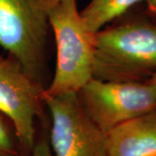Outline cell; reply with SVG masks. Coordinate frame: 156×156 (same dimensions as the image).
<instances>
[{
  "label": "cell",
  "instance_id": "6da1fadb",
  "mask_svg": "<svg viewBox=\"0 0 156 156\" xmlns=\"http://www.w3.org/2000/svg\"><path fill=\"white\" fill-rule=\"evenodd\" d=\"M155 73L156 23L147 16L110 24L95 33L93 78L147 82Z\"/></svg>",
  "mask_w": 156,
  "mask_h": 156
},
{
  "label": "cell",
  "instance_id": "7a4b0ae2",
  "mask_svg": "<svg viewBox=\"0 0 156 156\" xmlns=\"http://www.w3.org/2000/svg\"><path fill=\"white\" fill-rule=\"evenodd\" d=\"M56 42V68L43 96L78 93L93 78L95 33L85 24L76 0H57L49 10Z\"/></svg>",
  "mask_w": 156,
  "mask_h": 156
},
{
  "label": "cell",
  "instance_id": "3957f363",
  "mask_svg": "<svg viewBox=\"0 0 156 156\" xmlns=\"http://www.w3.org/2000/svg\"><path fill=\"white\" fill-rule=\"evenodd\" d=\"M49 10L46 0H0V48L42 84Z\"/></svg>",
  "mask_w": 156,
  "mask_h": 156
},
{
  "label": "cell",
  "instance_id": "277c9868",
  "mask_svg": "<svg viewBox=\"0 0 156 156\" xmlns=\"http://www.w3.org/2000/svg\"><path fill=\"white\" fill-rule=\"evenodd\" d=\"M77 95L84 110L104 134L121 123L156 108V87L147 82L92 78Z\"/></svg>",
  "mask_w": 156,
  "mask_h": 156
},
{
  "label": "cell",
  "instance_id": "5b68a950",
  "mask_svg": "<svg viewBox=\"0 0 156 156\" xmlns=\"http://www.w3.org/2000/svg\"><path fill=\"white\" fill-rule=\"evenodd\" d=\"M44 87L13 57L0 54V112L11 123L23 153L36 143V121L43 116Z\"/></svg>",
  "mask_w": 156,
  "mask_h": 156
},
{
  "label": "cell",
  "instance_id": "8992f818",
  "mask_svg": "<svg viewBox=\"0 0 156 156\" xmlns=\"http://www.w3.org/2000/svg\"><path fill=\"white\" fill-rule=\"evenodd\" d=\"M54 156H108L106 134L84 110L77 93L44 96Z\"/></svg>",
  "mask_w": 156,
  "mask_h": 156
},
{
  "label": "cell",
  "instance_id": "52a82bcc",
  "mask_svg": "<svg viewBox=\"0 0 156 156\" xmlns=\"http://www.w3.org/2000/svg\"><path fill=\"white\" fill-rule=\"evenodd\" d=\"M108 156H156V108L106 133Z\"/></svg>",
  "mask_w": 156,
  "mask_h": 156
},
{
  "label": "cell",
  "instance_id": "ba28073f",
  "mask_svg": "<svg viewBox=\"0 0 156 156\" xmlns=\"http://www.w3.org/2000/svg\"><path fill=\"white\" fill-rule=\"evenodd\" d=\"M147 0H90L81 11L87 27L94 33L123 16L132 7Z\"/></svg>",
  "mask_w": 156,
  "mask_h": 156
},
{
  "label": "cell",
  "instance_id": "9c48e42d",
  "mask_svg": "<svg viewBox=\"0 0 156 156\" xmlns=\"http://www.w3.org/2000/svg\"><path fill=\"white\" fill-rule=\"evenodd\" d=\"M24 153L18 144L11 123L0 112V156H22Z\"/></svg>",
  "mask_w": 156,
  "mask_h": 156
},
{
  "label": "cell",
  "instance_id": "30bf717a",
  "mask_svg": "<svg viewBox=\"0 0 156 156\" xmlns=\"http://www.w3.org/2000/svg\"><path fill=\"white\" fill-rule=\"evenodd\" d=\"M30 156H54L50 149V142L44 139L36 141L30 152Z\"/></svg>",
  "mask_w": 156,
  "mask_h": 156
},
{
  "label": "cell",
  "instance_id": "8fae6325",
  "mask_svg": "<svg viewBox=\"0 0 156 156\" xmlns=\"http://www.w3.org/2000/svg\"><path fill=\"white\" fill-rule=\"evenodd\" d=\"M146 15L150 18L152 21L156 23V10H147L146 9Z\"/></svg>",
  "mask_w": 156,
  "mask_h": 156
},
{
  "label": "cell",
  "instance_id": "7c38bea8",
  "mask_svg": "<svg viewBox=\"0 0 156 156\" xmlns=\"http://www.w3.org/2000/svg\"><path fill=\"white\" fill-rule=\"evenodd\" d=\"M147 10H156V0H147Z\"/></svg>",
  "mask_w": 156,
  "mask_h": 156
},
{
  "label": "cell",
  "instance_id": "4fadbf2b",
  "mask_svg": "<svg viewBox=\"0 0 156 156\" xmlns=\"http://www.w3.org/2000/svg\"><path fill=\"white\" fill-rule=\"evenodd\" d=\"M147 83H149L153 84L154 86H155L156 87V73L154 74V75H153L152 76H151L147 81Z\"/></svg>",
  "mask_w": 156,
  "mask_h": 156
},
{
  "label": "cell",
  "instance_id": "5bb4252c",
  "mask_svg": "<svg viewBox=\"0 0 156 156\" xmlns=\"http://www.w3.org/2000/svg\"><path fill=\"white\" fill-rule=\"evenodd\" d=\"M46 1H47L48 5H49V6L50 7V5H53L54 3H56L57 0H46Z\"/></svg>",
  "mask_w": 156,
  "mask_h": 156
},
{
  "label": "cell",
  "instance_id": "9a60e30c",
  "mask_svg": "<svg viewBox=\"0 0 156 156\" xmlns=\"http://www.w3.org/2000/svg\"><path fill=\"white\" fill-rule=\"evenodd\" d=\"M22 156H25V155H24V154H23V155H22Z\"/></svg>",
  "mask_w": 156,
  "mask_h": 156
}]
</instances>
